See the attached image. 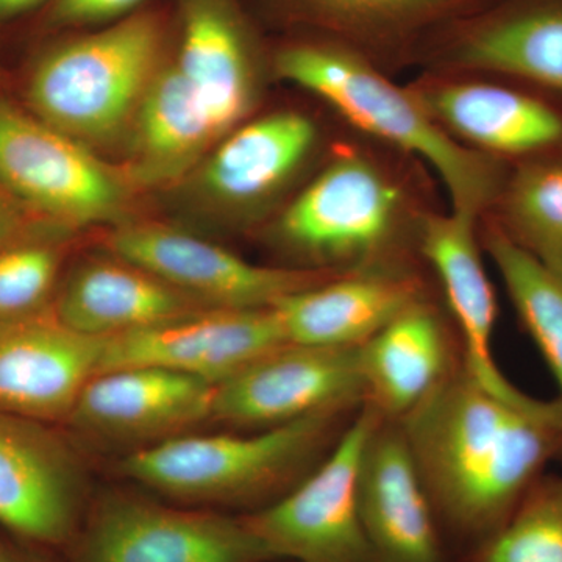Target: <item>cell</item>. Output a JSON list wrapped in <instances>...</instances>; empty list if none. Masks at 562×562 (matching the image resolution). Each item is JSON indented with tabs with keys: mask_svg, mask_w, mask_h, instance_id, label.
<instances>
[{
	"mask_svg": "<svg viewBox=\"0 0 562 562\" xmlns=\"http://www.w3.org/2000/svg\"><path fill=\"white\" fill-rule=\"evenodd\" d=\"M161 24L133 14L92 35L61 44L41 58L27 85L38 120L79 143L124 131L160 70Z\"/></svg>",
	"mask_w": 562,
	"mask_h": 562,
	"instance_id": "4",
	"label": "cell"
},
{
	"mask_svg": "<svg viewBox=\"0 0 562 562\" xmlns=\"http://www.w3.org/2000/svg\"><path fill=\"white\" fill-rule=\"evenodd\" d=\"M132 179L146 187L184 176L217 143L177 65L154 77L133 117Z\"/></svg>",
	"mask_w": 562,
	"mask_h": 562,
	"instance_id": "23",
	"label": "cell"
},
{
	"mask_svg": "<svg viewBox=\"0 0 562 562\" xmlns=\"http://www.w3.org/2000/svg\"><path fill=\"white\" fill-rule=\"evenodd\" d=\"M360 409L316 414L257 431L188 432L124 454L116 473L177 505L236 516L260 512L325 460Z\"/></svg>",
	"mask_w": 562,
	"mask_h": 562,
	"instance_id": "2",
	"label": "cell"
},
{
	"mask_svg": "<svg viewBox=\"0 0 562 562\" xmlns=\"http://www.w3.org/2000/svg\"><path fill=\"white\" fill-rule=\"evenodd\" d=\"M322 9L350 21H413L449 5L452 0H312Z\"/></svg>",
	"mask_w": 562,
	"mask_h": 562,
	"instance_id": "29",
	"label": "cell"
},
{
	"mask_svg": "<svg viewBox=\"0 0 562 562\" xmlns=\"http://www.w3.org/2000/svg\"><path fill=\"white\" fill-rule=\"evenodd\" d=\"M419 101L439 125L483 150L522 161L562 155V101L541 90L452 83Z\"/></svg>",
	"mask_w": 562,
	"mask_h": 562,
	"instance_id": "17",
	"label": "cell"
},
{
	"mask_svg": "<svg viewBox=\"0 0 562 562\" xmlns=\"http://www.w3.org/2000/svg\"><path fill=\"white\" fill-rule=\"evenodd\" d=\"M382 419L364 403L303 482L260 512L243 514L277 560L376 562L358 509V472L369 436Z\"/></svg>",
	"mask_w": 562,
	"mask_h": 562,
	"instance_id": "6",
	"label": "cell"
},
{
	"mask_svg": "<svg viewBox=\"0 0 562 562\" xmlns=\"http://www.w3.org/2000/svg\"><path fill=\"white\" fill-rule=\"evenodd\" d=\"M44 0H0V21L20 16L25 11L35 9Z\"/></svg>",
	"mask_w": 562,
	"mask_h": 562,
	"instance_id": "32",
	"label": "cell"
},
{
	"mask_svg": "<svg viewBox=\"0 0 562 562\" xmlns=\"http://www.w3.org/2000/svg\"><path fill=\"white\" fill-rule=\"evenodd\" d=\"M109 249L210 308H272L286 295L328 280L316 272L254 265L161 224L121 225L111 233Z\"/></svg>",
	"mask_w": 562,
	"mask_h": 562,
	"instance_id": "12",
	"label": "cell"
},
{
	"mask_svg": "<svg viewBox=\"0 0 562 562\" xmlns=\"http://www.w3.org/2000/svg\"><path fill=\"white\" fill-rule=\"evenodd\" d=\"M7 188H0V249L18 243L16 236L21 231V217L14 210L13 202L9 201Z\"/></svg>",
	"mask_w": 562,
	"mask_h": 562,
	"instance_id": "31",
	"label": "cell"
},
{
	"mask_svg": "<svg viewBox=\"0 0 562 562\" xmlns=\"http://www.w3.org/2000/svg\"><path fill=\"white\" fill-rule=\"evenodd\" d=\"M283 79L314 92L361 131L417 155L446 184L457 213L479 216L501 198L505 172L484 154L464 149L425 110L368 63L327 46H295L277 58Z\"/></svg>",
	"mask_w": 562,
	"mask_h": 562,
	"instance_id": "3",
	"label": "cell"
},
{
	"mask_svg": "<svg viewBox=\"0 0 562 562\" xmlns=\"http://www.w3.org/2000/svg\"><path fill=\"white\" fill-rule=\"evenodd\" d=\"M316 138L313 122L291 111L236 127L203 166V191L233 209L266 201L301 168Z\"/></svg>",
	"mask_w": 562,
	"mask_h": 562,
	"instance_id": "22",
	"label": "cell"
},
{
	"mask_svg": "<svg viewBox=\"0 0 562 562\" xmlns=\"http://www.w3.org/2000/svg\"><path fill=\"white\" fill-rule=\"evenodd\" d=\"M366 403L384 419L401 420L454 368L438 316L413 303L360 347Z\"/></svg>",
	"mask_w": 562,
	"mask_h": 562,
	"instance_id": "21",
	"label": "cell"
},
{
	"mask_svg": "<svg viewBox=\"0 0 562 562\" xmlns=\"http://www.w3.org/2000/svg\"><path fill=\"white\" fill-rule=\"evenodd\" d=\"M484 246L502 276L525 330L560 384L562 403V281L494 225Z\"/></svg>",
	"mask_w": 562,
	"mask_h": 562,
	"instance_id": "26",
	"label": "cell"
},
{
	"mask_svg": "<svg viewBox=\"0 0 562 562\" xmlns=\"http://www.w3.org/2000/svg\"><path fill=\"white\" fill-rule=\"evenodd\" d=\"M497 202L498 227L562 281V155L520 161Z\"/></svg>",
	"mask_w": 562,
	"mask_h": 562,
	"instance_id": "25",
	"label": "cell"
},
{
	"mask_svg": "<svg viewBox=\"0 0 562 562\" xmlns=\"http://www.w3.org/2000/svg\"><path fill=\"white\" fill-rule=\"evenodd\" d=\"M468 562H562V476L542 475Z\"/></svg>",
	"mask_w": 562,
	"mask_h": 562,
	"instance_id": "27",
	"label": "cell"
},
{
	"mask_svg": "<svg viewBox=\"0 0 562 562\" xmlns=\"http://www.w3.org/2000/svg\"><path fill=\"white\" fill-rule=\"evenodd\" d=\"M0 184L60 224L113 221L124 209L120 177L83 144L3 102Z\"/></svg>",
	"mask_w": 562,
	"mask_h": 562,
	"instance_id": "9",
	"label": "cell"
},
{
	"mask_svg": "<svg viewBox=\"0 0 562 562\" xmlns=\"http://www.w3.org/2000/svg\"><path fill=\"white\" fill-rule=\"evenodd\" d=\"M0 562H24L18 557L16 552L10 549L5 543L0 542Z\"/></svg>",
	"mask_w": 562,
	"mask_h": 562,
	"instance_id": "33",
	"label": "cell"
},
{
	"mask_svg": "<svg viewBox=\"0 0 562 562\" xmlns=\"http://www.w3.org/2000/svg\"><path fill=\"white\" fill-rule=\"evenodd\" d=\"M416 302L412 281L371 272L322 281L272 308L288 342L360 347Z\"/></svg>",
	"mask_w": 562,
	"mask_h": 562,
	"instance_id": "20",
	"label": "cell"
},
{
	"mask_svg": "<svg viewBox=\"0 0 562 562\" xmlns=\"http://www.w3.org/2000/svg\"><path fill=\"white\" fill-rule=\"evenodd\" d=\"M205 308L210 306L111 254L77 266L52 312L72 330L106 339Z\"/></svg>",
	"mask_w": 562,
	"mask_h": 562,
	"instance_id": "18",
	"label": "cell"
},
{
	"mask_svg": "<svg viewBox=\"0 0 562 562\" xmlns=\"http://www.w3.org/2000/svg\"><path fill=\"white\" fill-rule=\"evenodd\" d=\"M214 390L168 369H111L87 383L65 425L85 441L124 449V457L211 424Z\"/></svg>",
	"mask_w": 562,
	"mask_h": 562,
	"instance_id": "11",
	"label": "cell"
},
{
	"mask_svg": "<svg viewBox=\"0 0 562 562\" xmlns=\"http://www.w3.org/2000/svg\"><path fill=\"white\" fill-rule=\"evenodd\" d=\"M360 347H277L217 384L211 424L257 431L316 414L360 409L366 403Z\"/></svg>",
	"mask_w": 562,
	"mask_h": 562,
	"instance_id": "8",
	"label": "cell"
},
{
	"mask_svg": "<svg viewBox=\"0 0 562 562\" xmlns=\"http://www.w3.org/2000/svg\"><path fill=\"white\" fill-rule=\"evenodd\" d=\"M66 553L69 562H279L241 516L177 505L135 484L94 491Z\"/></svg>",
	"mask_w": 562,
	"mask_h": 562,
	"instance_id": "5",
	"label": "cell"
},
{
	"mask_svg": "<svg viewBox=\"0 0 562 562\" xmlns=\"http://www.w3.org/2000/svg\"><path fill=\"white\" fill-rule=\"evenodd\" d=\"M286 342L273 308H205L106 338L99 372L151 366L217 386Z\"/></svg>",
	"mask_w": 562,
	"mask_h": 562,
	"instance_id": "13",
	"label": "cell"
},
{
	"mask_svg": "<svg viewBox=\"0 0 562 562\" xmlns=\"http://www.w3.org/2000/svg\"><path fill=\"white\" fill-rule=\"evenodd\" d=\"M94 490L55 425L0 412V525L29 546L68 552Z\"/></svg>",
	"mask_w": 562,
	"mask_h": 562,
	"instance_id": "7",
	"label": "cell"
},
{
	"mask_svg": "<svg viewBox=\"0 0 562 562\" xmlns=\"http://www.w3.org/2000/svg\"><path fill=\"white\" fill-rule=\"evenodd\" d=\"M103 347L105 339L72 330L52 310L0 319V412L65 425Z\"/></svg>",
	"mask_w": 562,
	"mask_h": 562,
	"instance_id": "14",
	"label": "cell"
},
{
	"mask_svg": "<svg viewBox=\"0 0 562 562\" xmlns=\"http://www.w3.org/2000/svg\"><path fill=\"white\" fill-rule=\"evenodd\" d=\"M358 509L376 562H443L441 527L401 422H379L362 452Z\"/></svg>",
	"mask_w": 562,
	"mask_h": 562,
	"instance_id": "15",
	"label": "cell"
},
{
	"mask_svg": "<svg viewBox=\"0 0 562 562\" xmlns=\"http://www.w3.org/2000/svg\"><path fill=\"white\" fill-rule=\"evenodd\" d=\"M398 422L439 527L472 549L509 519L562 454L560 398L538 408L514 405L461 362Z\"/></svg>",
	"mask_w": 562,
	"mask_h": 562,
	"instance_id": "1",
	"label": "cell"
},
{
	"mask_svg": "<svg viewBox=\"0 0 562 562\" xmlns=\"http://www.w3.org/2000/svg\"><path fill=\"white\" fill-rule=\"evenodd\" d=\"M60 266V251L49 244L14 243L0 249V319L46 310Z\"/></svg>",
	"mask_w": 562,
	"mask_h": 562,
	"instance_id": "28",
	"label": "cell"
},
{
	"mask_svg": "<svg viewBox=\"0 0 562 562\" xmlns=\"http://www.w3.org/2000/svg\"><path fill=\"white\" fill-rule=\"evenodd\" d=\"M476 216L452 211L430 216L420 228V250L441 280L462 336V368L483 387L514 405L538 408V401L517 390L492 353L497 303L475 238Z\"/></svg>",
	"mask_w": 562,
	"mask_h": 562,
	"instance_id": "16",
	"label": "cell"
},
{
	"mask_svg": "<svg viewBox=\"0 0 562 562\" xmlns=\"http://www.w3.org/2000/svg\"><path fill=\"white\" fill-rule=\"evenodd\" d=\"M398 194L364 158L333 161L279 222L281 244L321 266L364 265L390 241Z\"/></svg>",
	"mask_w": 562,
	"mask_h": 562,
	"instance_id": "10",
	"label": "cell"
},
{
	"mask_svg": "<svg viewBox=\"0 0 562 562\" xmlns=\"http://www.w3.org/2000/svg\"><path fill=\"white\" fill-rule=\"evenodd\" d=\"M458 58L562 101V0H517L472 33Z\"/></svg>",
	"mask_w": 562,
	"mask_h": 562,
	"instance_id": "24",
	"label": "cell"
},
{
	"mask_svg": "<svg viewBox=\"0 0 562 562\" xmlns=\"http://www.w3.org/2000/svg\"><path fill=\"white\" fill-rule=\"evenodd\" d=\"M140 2L143 0H57L54 18L60 24H92L125 16Z\"/></svg>",
	"mask_w": 562,
	"mask_h": 562,
	"instance_id": "30",
	"label": "cell"
},
{
	"mask_svg": "<svg viewBox=\"0 0 562 562\" xmlns=\"http://www.w3.org/2000/svg\"><path fill=\"white\" fill-rule=\"evenodd\" d=\"M176 65L224 139L246 117L255 91L249 38L231 0H181Z\"/></svg>",
	"mask_w": 562,
	"mask_h": 562,
	"instance_id": "19",
	"label": "cell"
}]
</instances>
